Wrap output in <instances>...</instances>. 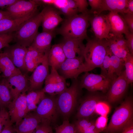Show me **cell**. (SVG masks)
<instances>
[{"instance_id": "obj_51", "label": "cell", "mask_w": 133, "mask_h": 133, "mask_svg": "<svg viewBox=\"0 0 133 133\" xmlns=\"http://www.w3.org/2000/svg\"><path fill=\"white\" fill-rule=\"evenodd\" d=\"M2 107H3V106H2V105H1L0 102V108H1Z\"/></svg>"}, {"instance_id": "obj_21", "label": "cell", "mask_w": 133, "mask_h": 133, "mask_svg": "<svg viewBox=\"0 0 133 133\" xmlns=\"http://www.w3.org/2000/svg\"><path fill=\"white\" fill-rule=\"evenodd\" d=\"M106 15L110 25V33L116 36H120L130 32L123 18L118 13L110 12Z\"/></svg>"}, {"instance_id": "obj_41", "label": "cell", "mask_w": 133, "mask_h": 133, "mask_svg": "<svg viewBox=\"0 0 133 133\" xmlns=\"http://www.w3.org/2000/svg\"><path fill=\"white\" fill-rule=\"evenodd\" d=\"M77 7L79 12L81 13H88L87 7L88 5L86 0H74Z\"/></svg>"}, {"instance_id": "obj_8", "label": "cell", "mask_w": 133, "mask_h": 133, "mask_svg": "<svg viewBox=\"0 0 133 133\" xmlns=\"http://www.w3.org/2000/svg\"><path fill=\"white\" fill-rule=\"evenodd\" d=\"M58 70L59 74L65 79H77L80 74L87 72L84 57L66 58Z\"/></svg>"}, {"instance_id": "obj_44", "label": "cell", "mask_w": 133, "mask_h": 133, "mask_svg": "<svg viewBox=\"0 0 133 133\" xmlns=\"http://www.w3.org/2000/svg\"><path fill=\"white\" fill-rule=\"evenodd\" d=\"M123 18L129 28L130 31L133 33V14H125Z\"/></svg>"}, {"instance_id": "obj_22", "label": "cell", "mask_w": 133, "mask_h": 133, "mask_svg": "<svg viewBox=\"0 0 133 133\" xmlns=\"http://www.w3.org/2000/svg\"><path fill=\"white\" fill-rule=\"evenodd\" d=\"M38 13L34 12L21 17L5 18L0 20V34L16 32L24 22Z\"/></svg>"}, {"instance_id": "obj_37", "label": "cell", "mask_w": 133, "mask_h": 133, "mask_svg": "<svg viewBox=\"0 0 133 133\" xmlns=\"http://www.w3.org/2000/svg\"><path fill=\"white\" fill-rule=\"evenodd\" d=\"M14 33L0 34V50L9 47V43L14 39Z\"/></svg>"}, {"instance_id": "obj_38", "label": "cell", "mask_w": 133, "mask_h": 133, "mask_svg": "<svg viewBox=\"0 0 133 133\" xmlns=\"http://www.w3.org/2000/svg\"><path fill=\"white\" fill-rule=\"evenodd\" d=\"M107 121V116H100L97 119L95 122V125L100 133L106 129Z\"/></svg>"}, {"instance_id": "obj_33", "label": "cell", "mask_w": 133, "mask_h": 133, "mask_svg": "<svg viewBox=\"0 0 133 133\" xmlns=\"http://www.w3.org/2000/svg\"><path fill=\"white\" fill-rule=\"evenodd\" d=\"M111 52L108 47L106 53L101 66L100 74L112 81L111 65L110 56Z\"/></svg>"}, {"instance_id": "obj_25", "label": "cell", "mask_w": 133, "mask_h": 133, "mask_svg": "<svg viewBox=\"0 0 133 133\" xmlns=\"http://www.w3.org/2000/svg\"><path fill=\"white\" fill-rule=\"evenodd\" d=\"M45 55V53L39 52L31 46L27 48L25 59L26 70L29 71H33L42 62Z\"/></svg>"}, {"instance_id": "obj_2", "label": "cell", "mask_w": 133, "mask_h": 133, "mask_svg": "<svg viewBox=\"0 0 133 133\" xmlns=\"http://www.w3.org/2000/svg\"><path fill=\"white\" fill-rule=\"evenodd\" d=\"M85 46L83 57L87 72L100 67L108 48L106 39L88 38Z\"/></svg>"}, {"instance_id": "obj_49", "label": "cell", "mask_w": 133, "mask_h": 133, "mask_svg": "<svg viewBox=\"0 0 133 133\" xmlns=\"http://www.w3.org/2000/svg\"><path fill=\"white\" fill-rule=\"evenodd\" d=\"M95 122L84 130L81 133H100V132L96 128Z\"/></svg>"}, {"instance_id": "obj_26", "label": "cell", "mask_w": 133, "mask_h": 133, "mask_svg": "<svg viewBox=\"0 0 133 133\" xmlns=\"http://www.w3.org/2000/svg\"><path fill=\"white\" fill-rule=\"evenodd\" d=\"M128 1V0H102L99 9L94 14H99L102 12L107 10L124 14Z\"/></svg>"}, {"instance_id": "obj_14", "label": "cell", "mask_w": 133, "mask_h": 133, "mask_svg": "<svg viewBox=\"0 0 133 133\" xmlns=\"http://www.w3.org/2000/svg\"><path fill=\"white\" fill-rule=\"evenodd\" d=\"M42 11V32L55 31L57 26L64 20L60 16V12L50 5L45 7Z\"/></svg>"}, {"instance_id": "obj_52", "label": "cell", "mask_w": 133, "mask_h": 133, "mask_svg": "<svg viewBox=\"0 0 133 133\" xmlns=\"http://www.w3.org/2000/svg\"><path fill=\"white\" fill-rule=\"evenodd\" d=\"M1 71H0V74H1Z\"/></svg>"}, {"instance_id": "obj_36", "label": "cell", "mask_w": 133, "mask_h": 133, "mask_svg": "<svg viewBox=\"0 0 133 133\" xmlns=\"http://www.w3.org/2000/svg\"><path fill=\"white\" fill-rule=\"evenodd\" d=\"M10 121L8 112L4 107L0 109V133H1L5 126Z\"/></svg>"}, {"instance_id": "obj_39", "label": "cell", "mask_w": 133, "mask_h": 133, "mask_svg": "<svg viewBox=\"0 0 133 133\" xmlns=\"http://www.w3.org/2000/svg\"><path fill=\"white\" fill-rule=\"evenodd\" d=\"M34 133H53L51 125L41 122L38 125Z\"/></svg>"}, {"instance_id": "obj_40", "label": "cell", "mask_w": 133, "mask_h": 133, "mask_svg": "<svg viewBox=\"0 0 133 133\" xmlns=\"http://www.w3.org/2000/svg\"><path fill=\"white\" fill-rule=\"evenodd\" d=\"M104 102L102 101L99 102L96 107L95 112L100 116H107L110 110L108 105Z\"/></svg>"}, {"instance_id": "obj_31", "label": "cell", "mask_w": 133, "mask_h": 133, "mask_svg": "<svg viewBox=\"0 0 133 133\" xmlns=\"http://www.w3.org/2000/svg\"><path fill=\"white\" fill-rule=\"evenodd\" d=\"M12 100L10 91L3 78L0 81V102L4 107L7 106Z\"/></svg>"}, {"instance_id": "obj_7", "label": "cell", "mask_w": 133, "mask_h": 133, "mask_svg": "<svg viewBox=\"0 0 133 133\" xmlns=\"http://www.w3.org/2000/svg\"><path fill=\"white\" fill-rule=\"evenodd\" d=\"M111 82L101 74L86 72L81 77L80 85L81 89L84 88L90 92L100 91L105 93L108 91Z\"/></svg>"}, {"instance_id": "obj_30", "label": "cell", "mask_w": 133, "mask_h": 133, "mask_svg": "<svg viewBox=\"0 0 133 133\" xmlns=\"http://www.w3.org/2000/svg\"><path fill=\"white\" fill-rule=\"evenodd\" d=\"M111 65L112 81L120 75L124 70V61L114 55L111 52Z\"/></svg>"}, {"instance_id": "obj_23", "label": "cell", "mask_w": 133, "mask_h": 133, "mask_svg": "<svg viewBox=\"0 0 133 133\" xmlns=\"http://www.w3.org/2000/svg\"><path fill=\"white\" fill-rule=\"evenodd\" d=\"M41 122L39 117L34 113L27 114L14 128L17 133H34Z\"/></svg>"}, {"instance_id": "obj_15", "label": "cell", "mask_w": 133, "mask_h": 133, "mask_svg": "<svg viewBox=\"0 0 133 133\" xmlns=\"http://www.w3.org/2000/svg\"><path fill=\"white\" fill-rule=\"evenodd\" d=\"M4 78L10 91L13 100L16 99L28 89V79L22 73Z\"/></svg>"}, {"instance_id": "obj_32", "label": "cell", "mask_w": 133, "mask_h": 133, "mask_svg": "<svg viewBox=\"0 0 133 133\" xmlns=\"http://www.w3.org/2000/svg\"><path fill=\"white\" fill-rule=\"evenodd\" d=\"M50 74L52 77L56 86V95H58L67 88L66 79L60 75L53 67H51Z\"/></svg>"}, {"instance_id": "obj_20", "label": "cell", "mask_w": 133, "mask_h": 133, "mask_svg": "<svg viewBox=\"0 0 133 133\" xmlns=\"http://www.w3.org/2000/svg\"><path fill=\"white\" fill-rule=\"evenodd\" d=\"M56 33L54 31L38 33L31 46L40 53L45 54L49 52L51 47L52 39L55 36Z\"/></svg>"}, {"instance_id": "obj_1", "label": "cell", "mask_w": 133, "mask_h": 133, "mask_svg": "<svg viewBox=\"0 0 133 133\" xmlns=\"http://www.w3.org/2000/svg\"><path fill=\"white\" fill-rule=\"evenodd\" d=\"M90 14L88 12L77 14L66 18L56 32L64 39H87V29L88 27Z\"/></svg>"}, {"instance_id": "obj_48", "label": "cell", "mask_w": 133, "mask_h": 133, "mask_svg": "<svg viewBox=\"0 0 133 133\" xmlns=\"http://www.w3.org/2000/svg\"><path fill=\"white\" fill-rule=\"evenodd\" d=\"M124 14H133V0H128L127 7L125 11Z\"/></svg>"}, {"instance_id": "obj_5", "label": "cell", "mask_w": 133, "mask_h": 133, "mask_svg": "<svg viewBox=\"0 0 133 133\" xmlns=\"http://www.w3.org/2000/svg\"><path fill=\"white\" fill-rule=\"evenodd\" d=\"M42 17V10L22 24L14 33V39L17 43L26 47L31 46L38 33V29L41 24Z\"/></svg>"}, {"instance_id": "obj_24", "label": "cell", "mask_w": 133, "mask_h": 133, "mask_svg": "<svg viewBox=\"0 0 133 133\" xmlns=\"http://www.w3.org/2000/svg\"><path fill=\"white\" fill-rule=\"evenodd\" d=\"M66 59L60 43L54 44L51 47L48 57L49 66L57 70Z\"/></svg>"}, {"instance_id": "obj_46", "label": "cell", "mask_w": 133, "mask_h": 133, "mask_svg": "<svg viewBox=\"0 0 133 133\" xmlns=\"http://www.w3.org/2000/svg\"><path fill=\"white\" fill-rule=\"evenodd\" d=\"M10 121L4 127L1 133H14V128Z\"/></svg>"}, {"instance_id": "obj_6", "label": "cell", "mask_w": 133, "mask_h": 133, "mask_svg": "<svg viewBox=\"0 0 133 133\" xmlns=\"http://www.w3.org/2000/svg\"><path fill=\"white\" fill-rule=\"evenodd\" d=\"M54 96H45L41 100L35 109V114L40 119L41 122L51 124L57 120L59 114Z\"/></svg>"}, {"instance_id": "obj_28", "label": "cell", "mask_w": 133, "mask_h": 133, "mask_svg": "<svg viewBox=\"0 0 133 133\" xmlns=\"http://www.w3.org/2000/svg\"><path fill=\"white\" fill-rule=\"evenodd\" d=\"M52 4L66 18L78 14L79 12L74 0H53Z\"/></svg>"}, {"instance_id": "obj_42", "label": "cell", "mask_w": 133, "mask_h": 133, "mask_svg": "<svg viewBox=\"0 0 133 133\" xmlns=\"http://www.w3.org/2000/svg\"><path fill=\"white\" fill-rule=\"evenodd\" d=\"M88 4L91 7L88 13L90 14H95L99 9L102 2V0H88Z\"/></svg>"}, {"instance_id": "obj_35", "label": "cell", "mask_w": 133, "mask_h": 133, "mask_svg": "<svg viewBox=\"0 0 133 133\" xmlns=\"http://www.w3.org/2000/svg\"><path fill=\"white\" fill-rule=\"evenodd\" d=\"M55 129V133H78L74 123H70L67 119Z\"/></svg>"}, {"instance_id": "obj_18", "label": "cell", "mask_w": 133, "mask_h": 133, "mask_svg": "<svg viewBox=\"0 0 133 133\" xmlns=\"http://www.w3.org/2000/svg\"><path fill=\"white\" fill-rule=\"evenodd\" d=\"M83 40L79 39L64 38L60 44L66 58L83 57L85 46L83 43Z\"/></svg>"}, {"instance_id": "obj_4", "label": "cell", "mask_w": 133, "mask_h": 133, "mask_svg": "<svg viewBox=\"0 0 133 133\" xmlns=\"http://www.w3.org/2000/svg\"><path fill=\"white\" fill-rule=\"evenodd\" d=\"M77 79H72L70 86L56 98L57 107L59 114L68 117L76 105L81 89Z\"/></svg>"}, {"instance_id": "obj_45", "label": "cell", "mask_w": 133, "mask_h": 133, "mask_svg": "<svg viewBox=\"0 0 133 133\" xmlns=\"http://www.w3.org/2000/svg\"><path fill=\"white\" fill-rule=\"evenodd\" d=\"M18 0H0V8H6L13 4Z\"/></svg>"}, {"instance_id": "obj_43", "label": "cell", "mask_w": 133, "mask_h": 133, "mask_svg": "<svg viewBox=\"0 0 133 133\" xmlns=\"http://www.w3.org/2000/svg\"><path fill=\"white\" fill-rule=\"evenodd\" d=\"M125 35L130 52L133 55V33L130 31Z\"/></svg>"}, {"instance_id": "obj_29", "label": "cell", "mask_w": 133, "mask_h": 133, "mask_svg": "<svg viewBox=\"0 0 133 133\" xmlns=\"http://www.w3.org/2000/svg\"><path fill=\"white\" fill-rule=\"evenodd\" d=\"M45 93L41 90L30 91L26 95L28 112L35 110L41 100L45 96Z\"/></svg>"}, {"instance_id": "obj_50", "label": "cell", "mask_w": 133, "mask_h": 133, "mask_svg": "<svg viewBox=\"0 0 133 133\" xmlns=\"http://www.w3.org/2000/svg\"><path fill=\"white\" fill-rule=\"evenodd\" d=\"M5 18H13L10 13L7 10H0V20Z\"/></svg>"}, {"instance_id": "obj_47", "label": "cell", "mask_w": 133, "mask_h": 133, "mask_svg": "<svg viewBox=\"0 0 133 133\" xmlns=\"http://www.w3.org/2000/svg\"><path fill=\"white\" fill-rule=\"evenodd\" d=\"M121 133H133V119H131L124 128Z\"/></svg>"}, {"instance_id": "obj_3", "label": "cell", "mask_w": 133, "mask_h": 133, "mask_svg": "<svg viewBox=\"0 0 133 133\" xmlns=\"http://www.w3.org/2000/svg\"><path fill=\"white\" fill-rule=\"evenodd\" d=\"M133 100L132 97H129L116 109L103 132L106 133L121 132L128 123L133 119Z\"/></svg>"}, {"instance_id": "obj_27", "label": "cell", "mask_w": 133, "mask_h": 133, "mask_svg": "<svg viewBox=\"0 0 133 133\" xmlns=\"http://www.w3.org/2000/svg\"><path fill=\"white\" fill-rule=\"evenodd\" d=\"M0 70L4 78H7L22 73L14 65L5 52L0 53Z\"/></svg>"}, {"instance_id": "obj_17", "label": "cell", "mask_w": 133, "mask_h": 133, "mask_svg": "<svg viewBox=\"0 0 133 133\" xmlns=\"http://www.w3.org/2000/svg\"><path fill=\"white\" fill-rule=\"evenodd\" d=\"M105 39L108 47L111 53L124 60L127 54L130 52L123 35L116 36L110 33L109 38Z\"/></svg>"}, {"instance_id": "obj_11", "label": "cell", "mask_w": 133, "mask_h": 133, "mask_svg": "<svg viewBox=\"0 0 133 133\" xmlns=\"http://www.w3.org/2000/svg\"><path fill=\"white\" fill-rule=\"evenodd\" d=\"M39 5L38 0H18L6 9L13 18H18L38 12Z\"/></svg>"}, {"instance_id": "obj_10", "label": "cell", "mask_w": 133, "mask_h": 133, "mask_svg": "<svg viewBox=\"0 0 133 133\" xmlns=\"http://www.w3.org/2000/svg\"><path fill=\"white\" fill-rule=\"evenodd\" d=\"M129 84L124 70L120 75L112 81L106 99L110 103L118 101L124 95Z\"/></svg>"}, {"instance_id": "obj_9", "label": "cell", "mask_w": 133, "mask_h": 133, "mask_svg": "<svg viewBox=\"0 0 133 133\" xmlns=\"http://www.w3.org/2000/svg\"><path fill=\"white\" fill-rule=\"evenodd\" d=\"M25 92L23 93L16 99L12 100L7 106L10 121L12 124L15 123L16 125L19 123L28 113Z\"/></svg>"}, {"instance_id": "obj_13", "label": "cell", "mask_w": 133, "mask_h": 133, "mask_svg": "<svg viewBox=\"0 0 133 133\" xmlns=\"http://www.w3.org/2000/svg\"><path fill=\"white\" fill-rule=\"evenodd\" d=\"M49 52L45 53L43 61L34 70L29 78L30 91L40 90L44 81L49 74L48 61Z\"/></svg>"}, {"instance_id": "obj_16", "label": "cell", "mask_w": 133, "mask_h": 133, "mask_svg": "<svg viewBox=\"0 0 133 133\" xmlns=\"http://www.w3.org/2000/svg\"><path fill=\"white\" fill-rule=\"evenodd\" d=\"M103 96L98 94L89 95L83 101L78 108L76 115L77 119L89 118L95 112L96 106L99 102L103 101Z\"/></svg>"}, {"instance_id": "obj_19", "label": "cell", "mask_w": 133, "mask_h": 133, "mask_svg": "<svg viewBox=\"0 0 133 133\" xmlns=\"http://www.w3.org/2000/svg\"><path fill=\"white\" fill-rule=\"evenodd\" d=\"M27 51V48L17 43L5 48L4 52L7 54L14 65L21 71L26 70L25 59Z\"/></svg>"}, {"instance_id": "obj_12", "label": "cell", "mask_w": 133, "mask_h": 133, "mask_svg": "<svg viewBox=\"0 0 133 133\" xmlns=\"http://www.w3.org/2000/svg\"><path fill=\"white\" fill-rule=\"evenodd\" d=\"M90 15L89 22L95 37L106 39L109 37L111 26L106 15L102 14Z\"/></svg>"}, {"instance_id": "obj_34", "label": "cell", "mask_w": 133, "mask_h": 133, "mask_svg": "<svg viewBox=\"0 0 133 133\" xmlns=\"http://www.w3.org/2000/svg\"><path fill=\"white\" fill-rule=\"evenodd\" d=\"M124 61L125 75L130 84L133 82V55L128 53Z\"/></svg>"}]
</instances>
